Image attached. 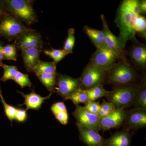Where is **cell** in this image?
<instances>
[{
    "label": "cell",
    "instance_id": "obj_1",
    "mask_svg": "<svg viewBox=\"0 0 146 146\" xmlns=\"http://www.w3.org/2000/svg\"><path fill=\"white\" fill-rule=\"evenodd\" d=\"M141 15L137 0H124L120 3L115 19L120 31L119 38L124 48L128 41L138 43L133 29V24L136 16Z\"/></svg>",
    "mask_w": 146,
    "mask_h": 146
},
{
    "label": "cell",
    "instance_id": "obj_2",
    "mask_svg": "<svg viewBox=\"0 0 146 146\" xmlns=\"http://www.w3.org/2000/svg\"><path fill=\"white\" fill-rule=\"evenodd\" d=\"M4 8L21 23L31 25L37 21V17L30 1L27 0L0 1Z\"/></svg>",
    "mask_w": 146,
    "mask_h": 146
},
{
    "label": "cell",
    "instance_id": "obj_3",
    "mask_svg": "<svg viewBox=\"0 0 146 146\" xmlns=\"http://www.w3.org/2000/svg\"><path fill=\"white\" fill-rule=\"evenodd\" d=\"M139 85L132 84L115 85L107 96L108 102L111 103L115 109H125L133 104Z\"/></svg>",
    "mask_w": 146,
    "mask_h": 146
},
{
    "label": "cell",
    "instance_id": "obj_4",
    "mask_svg": "<svg viewBox=\"0 0 146 146\" xmlns=\"http://www.w3.org/2000/svg\"><path fill=\"white\" fill-rule=\"evenodd\" d=\"M136 77V72L127 63H115L106 72L108 82L115 85L131 83Z\"/></svg>",
    "mask_w": 146,
    "mask_h": 146
},
{
    "label": "cell",
    "instance_id": "obj_5",
    "mask_svg": "<svg viewBox=\"0 0 146 146\" xmlns=\"http://www.w3.org/2000/svg\"><path fill=\"white\" fill-rule=\"evenodd\" d=\"M29 29L10 14H7L0 21V36L8 40L16 39Z\"/></svg>",
    "mask_w": 146,
    "mask_h": 146
},
{
    "label": "cell",
    "instance_id": "obj_6",
    "mask_svg": "<svg viewBox=\"0 0 146 146\" xmlns=\"http://www.w3.org/2000/svg\"><path fill=\"white\" fill-rule=\"evenodd\" d=\"M106 78V72L89 63L79 78L81 89L86 90L98 85H102Z\"/></svg>",
    "mask_w": 146,
    "mask_h": 146
},
{
    "label": "cell",
    "instance_id": "obj_7",
    "mask_svg": "<svg viewBox=\"0 0 146 146\" xmlns=\"http://www.w3.org/2000/svg\"><path fill=\"white\" fill-rule=\"evenodd\" d=\"M79 89H81L79 79L57 74L54 92H56L64 100H68L73 93Z\"/></svg>",
    "mask_w": 146,
    "mask_h": 146
},
{
    "label": "cell",
    "instance_id": "obj_8",
    "mask_svg": "<svg viewBox=\"0 0 146 146\" xmlns=\"http://www.w3.org/2000/svg\"><path fill=\"white\" fill-rule=\"evenodd\" d=\"M118 58L107 47L97 48L92 55L90 63L107 72L116 63Z\"/></svg>",
    "mask_w": 146,
    "mask_h": 146
},
{
    "label": "cell",
    "instance_id": "obj_9",
    "mask_svg": "<svg viewBox=\"0 0 146 146\" xmlns=\"http://www.w3.org/2000/svg\"><path fill=\"white\" fill-rule=\"evenodd\" d=\"M72 115L76 121V125L87 128L98 132L100 131V119L97 115L87 112L81 106H76Z\"/></svg>",
    "mask_w": 146,
    "mask_h": 146
},
{
    "label": "cell",
    "instance_id": "obj_10",
    "mask_svg": "<svg viewBox=\"0 0 146 146\" xmlns=\"http://www.w3.org/2000/svg\"><path fill=\"white\" fill-rule=\"evenodd\" d=\"M43 43L42 36L39 33L29 29L17 39L16 47L21 51L32 48L42 49Z\"/></svg>",
    "mask_w": 146,
    "mask_h": 146
},
{
    "label": "cell",
    "instance_id": "obj_11",
    "mask_svg": "<svg viewBox=\"0 0 146 146\" xmlns=\"http://www.w3.org/2000/svg\"><path fill=\"white\" fill-rule=\"evenodd\" d=\"M127 112L124 108H119L110 115L100 119V130L104 131L119 127L125 121Z\"/></svg>",
    "mask_w": 146,
    "mask_h": 146
},
{
    "label": "cell",
    "instance_id": "obj_12",
    "mask_svg": "<svg viewBox=\"0 0 146 146\" xmlns=\"http://www.w3.org/2000/svg\"><path fill=\"white\" fill-rule=\"evenodd\" d=\"M123 123L127 129L137 130L145 127L146 109L134 108L127 112L126 117Z\"/></svg>",
    "mask_w": 146,
    "mask_h": 146
},
{
    "label": "cell",
    "instance_id": "obj_13",
    "mask_svg": "<svg viewBox=\"0 0 146 146\" xmlns=\"http://www.w3.org/2000/svg\"><path fill=\"white\" fill-rule=\"evenodd\" d=\"M103 30L104 35L105 42L106 47L117 56L118 58L122 56L124 48L120 42L118 37L115 36L108 25L105 17L103 14L101 15Z\"/></svg>",
    "mask_w": 146,
    "mask_h": 146
},
{
    "label": "cell",
    "instance_id": "obj_14",
    "mask_svg": "<svg viewBox=\"0 0 146 146\" xmlns=\"http://www.w3.org/2000/svg\"><path fill=\"white\" fill-rule=\"evenodd\" d=\"M79 133V139L87 146H106V140L95 131L76 125Z\"/></svg>",
    "mask_w": 146,
    "mask_h": 146
},
{
    "label": "cell",
    "instance_id": "obj_15",
    "mask_svg": "<svg viewBox=\"0 0 146 146\" xmlns=\"http://www.w3.org/2000/svg\"><path fill=\"white\" fill-rule=\"evenodd\" d=\"M18 92L21 94L25 99L23 104L20 106L25 105L27 110L29 109L38 110L41 108V106L45 100L49 99L53 93V92H51L46 97H43L36 94L33 90L32 91L30 94H25L19 91H18Z\"/></svg>",
    "mask_w": 146,
    "mask_h": 146
},
{
    "label": "cell",
    "instance_id": "obj_16",
    "mask_svg": "<svg viewBox=\"0 0 146 146\" xmlns=\"http://www.w3.org/2000/svg\"><path fill=\"white\" fill-rule=\"evenodd\" d=\"M42 49L32 48L22 50V56L28 72H33L39 63Z\"/></svg>",
    "mask_w": 146,
    "mask_h": 146
},
{
    "label": "cell",
    "instance_id": "obj_17",
    "mask_svg": "<svg viewBox=\"0 0 146 146\" xmlns=\"http://www.w3.org/2000/svg\"><path fill=\"white\" fill-rule=\"evenodd\" d=\"M131 135L127 129L119 131L106 140V146H130Z\"/></svg>",
    "mask_w": 146,
    "mask_h": 146
},
{
    "label": "cell",
    "instance_id": "obj_18",
    "mask_svg": "<svg viewBox=\"0 0 146 146\" xmlns=\"http://www.w3.org/2000/svg\"><path fill=\"white\" fill-rule=\"evenodd\" d=\"M83 31L97 48L107 47L102 31L95 29L88 26H85L84 27Z\"/></svg>",
    "mask_w": 146,
    "mask_h": 146
},
{
    "label": "cell",
    "instance_id": "obj_19",
    "mask_svg": "<svg viewBox=\"0 0 146 146\" xmlns=\"http://www.w3.org/2000/svg\"><path fill=\"white\" fill-rule=\"evenodd\" d=\"M130 56L139 66L145 67L146 64V47L145 45L137 44L131 50Z\"/></svg>",
    "mask_w": 146,
    "mask_h": 146
},
{
    "label": "cell",
    "instance_id": "obj_20",
    "mask_svg": "<svg viewBox=\"0 0 146 146\" xmlns=\"http://www.w3.org/2000/svg\"><path fill=\"white\" fill-rule=\"evenodd\" d=\"M134 108L146 109V79L144 80L142 84L139 85V88L132 104Z\"/></svg>",
    "mask_w": 146,
    "mask_h": 146
},
{
    "label": "cell",
    "instance_id": "obj_21",
    "mask_svg": "<svg viewBox=\"0 0 146 146\" xmlns=\"http://www.w3.org/2000/svg\"><path fill=\"white\" fill-rule=\"evenodd\" d=\"M56 65L54 62H45L40 60L33 72L36 76L42 74L56 73Z\"/></svg>",
    "mask_w": 146,
    "mask_h": 146
},
{
    "label": "cell",
    "instance_id": "obj_22",
    "mask_svg": "<svg viewBox=\"0 0 146 146\" xmlns=\"http://www.w3.org/2000/svg\"><path fill=\"white\" fill-rule=\"evenodd\" d=\"M84 90L88 96L89 101H96L102 97H107L109 92L103 87L102 85H98L91 89Z\"/></svg>",
    "mask_w": 146,
    "mask_h": 146
},
{
    "label": "cell",
    "instance_id": "obj_23",
    "mask_svg": "<svg viewBox=\"0 0 146 146\" xmlns=\"http://www.w3.org/2000/svg\"><path fill=\"white\" fill-rule=\"evenodd\" d=\"M57 73L42 74L36 76L48 91L54 92Z\"/></svg>",
    "mask_w": 146,
    "mask_h": 146
},
{
    "label": "cell",
    "instance_id": "obj_24",
    "mask_svg": "<svg viewBox=\"0 0 146 146\" xmlns=\"http://www.w3.org/2000/svg\"><path fill=\"white\" fill-rule=\"evenodd\" d=\"M2 67L3 69V74L0 80L5 82L8 80H13L19 72L18 68L14 65H9L3 64Z\"/></svg>",
    "mask_w": 146,
    "mask_h": 146
},
{
    "label": "cell",
    "instance_id": "obj_25",
    "mask_svg": "<svg viewBox=\"0 0 146 146\" xmlns=\"http://www.w3.org/2000/svg\"><path fill=\"white\" fill-rule=\"evenodd\" d=\"M68 100H70L76 106L80 104H86L89 102L88 96L85 91L82 89L77 90L69 97Z\"/></svg>",
    "mask_w": 146,
    "mask_h": 146
},
{
    "label": "cell",
    "instance_id": "obj_26",
    "mask_svg": "<svg viewBox=\"0 0 146 146\" xmlns=\"http://www.w3.org/2000/svg\"><path fill=\"white\" fill-rule=\"evenodd\" d=\"M133 29L135 33H140L146 38V20L145 17L141 15L136 16L133 22Z\"/></svg>",
    "mask_w": 146,
    "mask_h": 146
},
{
    "label": "cell",
    "instance_id": "obj_27",
    "mask_svg": "<svg viewBox=\"0 0 146 146\" xmlns=\"http://www.w3.org/2000/svg\"><path fill=\"white\" fill-rule=\"evenodd\" d=\"M75 30L73 28L69 29L68 30V36L65 40L63 49L68 54L73 53V48L75 42Z\"/></svg>",
    "mask_w": 146,
    "mask_h": 146
},
{
    "label": "cell",
    "instance_id": "obj_28",
    "mask_svg": "<svg viewBox=\"0 0 146 146\" xmlns=\"http://www.w3.org/2000/svg\"><path fill=\"white\" fill-rule=\"evenodd\" d=\"M115 108L111 103L104 100L100 104L99 111L97 114L100 119L106 117L115 111Z\"/></svg>",
    "mask_w": 146,
    "mask_h": 146
},
{
    "label": "cell",
    "instance_id": "obj_29",
    "mask_svg": "<svg viewBox=\"0 0 146 146\" xmlns=\"http://www.w3.org/2000/svg\"><path fill=\"white\" fill-rule=\"evenodd\" d=\"M3 59L4 60H17L16 45L15 44H7L3 48Z\"/></svg>",
    "mask_w": 146,
    "mask_h": 146
},
{
    "label": "cell",
    "instance_id": "obj_30",
    "mask_svg": "<svg viewBox=\"0 0 146 146\" xmlns=\"http://www.w3.org/2000/svg\"><path fill=\"white\" fill-rule=\"evenodd\" d=\"M44 52L45 54L52 58L54 60L53 62L56 64L63 59L65 56L68 54L63 49L52 48L51 50H45Z\"/></svg>",
    "mask_w": 146,
    "mask_h": 146
},
{
    "label": "cell",
    "instance_id": "obj_31",
    "mask_svg": "<svg viewBox=\"0 0 146 146\" xmlns=\"http://www.w3.org/2000/svg\"><path fill=\"white\" fill-rule=\"evenodd\" d=\"M13 80L19 84L22 88H23L26 86L30 87L32 86V83L29 78L28 75L21 72L19 71Z\"/></svg>",
    "mask_w": 146,
    "mask_h": 146
},
{
    "label": "cell",
    "instance_id": "obj_32",
    "mask_svg": "<svg viewBox=\"0 0 146 146\" xmlns=\"http://www.w3.org/2000/svg\"><path fill=\"white\" fill-rule=\"evenodd\" d=\"M0 98H1V102L3 105L5 115L12 123V121L15 119V115H16L17 108L14 107V106L7 104L4 99L3 95H1Z\"/></svg>",
    "mask_w": 146,
    "mask_h": 146
},
{
    "label": "cell",
    "instance_id": "obj_33",
    "mask_svg": "<svg viewBox=\"0 0 146 146\" xmlns=\"http://www.w3.org/2000/svg\"><path fill=\"white\" fill-rule=\"evenodd\" d=\"M100 107L99 102L96 101H89L85 104L84 106V109L87 112H90L91 114L97 115L99 111Z\"/></svg>",
    "mask_w": 146,
    "mask_h": 146
},
{
    "label": "cell",
    "instance_id": "obj_34",
    "mask_svg": "<svg viewBox=\"0 0 146 146\" xmlns=\"http://www.w3.org/2000/svg\"><path fill=\"white\" fill-rule=\"evenodd\" d=\"M51 110L54 115L59 112L67 111L66 106L63 102H58L54 104L51 107Z\"/></svg>",
    "mask_w": 146,
    "mask_h": 146
},
{
    "label": "cell",
    "instance_id": "obj_35",
    "mask_svg": "<svg viewBox=\"0 0 146 146\" xmlns=\"http://www.w3.org/2000/svg\"><path fill=\"white\" fill-rule=\"evenodd\" d=\"M26 110L17 108L15 119L19 122H23L25 121L27 117Z\"/></svg>",
    "mask_w": 146,
    "mask_h": 146
},
{
    "label": "cell",
    "instance_id": "obj_36",
    "mask_svg": "<svg viewBox=\"0 0 146 146\" xmlns=\"http://www.w3.org/2000/svg\"><path fill=\"white\" fill-rule=\"evenodd\" d=\"M54 115L56 119L63 125H66L68 123L69 116L68 111L59 112Z\"/></svg>",
    "mask_w": 146,
    "mask_h": 146
},
{
    "label": "cell",
    "instance_id": "obj_37",
    "mask_svg": "<svg viewBox=\"0 0 146 146\" xmlns=\"http://www.w3.org/2000/svg\"><path fill=\"white\" fill-rule=\"evenodd\" d=\"M139 5L141 13L145 14L146 12V1L145 0L139 1Z\"/></svg>",
    "mask_w": 146,
    "mask_h": 146
},
{
    "label": "cell",
    "instance_id": "obj_38",
    "mask_svg": "<svg viewBox=\"0 0 146 146\" xmlns=\"http://www.w3.org/2000/svg\"><path fill=\"white\" fill-rule=\"evenodd\" d=\"M7 11L4 8L3 6L0 2V21L7 14Z\"/></svg>",
    "mask_w": 146,
    "mask_h": 146
},
{
    "label": "cell",
    "instance_id": "obj_39",
    "mask_svg": "<svg viewBox=\"0 0 146 146\" xmlns=\"http://www.w3.org/2000/svg\"><path fill=\"white\" fill-rule=\"evenodd\" d=\"M3 44L2 42L0 41V66H2L3 56Z\"/></svg>",
    "mask_w": 146,
    "mask_h": 146
},
{
    "label": "cell",
    "instance_id": "obj_40",
    "mask_svg": "<svg viewBox=\"0 0 146 146\" xmlns=\"http://www.w3.org/2000/svg\"><path fill=\"white\" fill-rule=\"evenodd\" d=\"M1 95H2V94L1 89V86H0V96Z\"/></svg>",
    "mask_w": 146,
    "mask_h": 146
}]
</instances>
